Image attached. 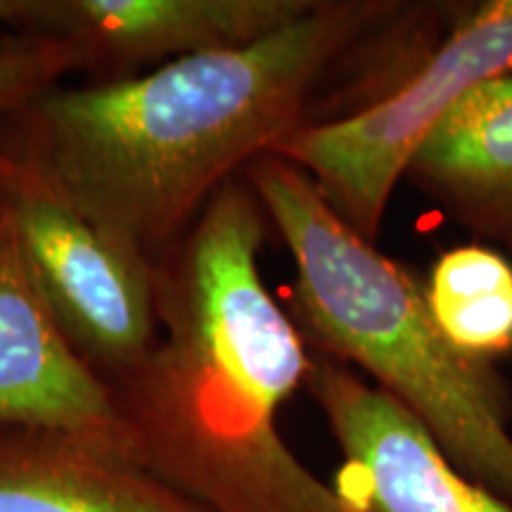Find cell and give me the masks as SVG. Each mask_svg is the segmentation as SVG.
I'll return each instance as SVG.
<instances>
[{"instance_id":"obj_1","label":"cell","mask_w":512,"mask_h":512,"mask_svg":"<svg viewBox=\"0 0 512 512\" xmlns=\"http://www.w3.org/2000/svg\"><path fill=\"white\" fill-rule=\"evenodd\" d=\"M394 12L316 0L245 46L55 88L12 124L8 147L95 226L157 264L221 185L306 124L323 76Z\"/></svg>"},{"instance_id":"obj_2","label":"cell","mask_w":512,"mask_h":512,"mask_svg":"<svg viewBox=\"0 0 512 512\" xmlns=\"http://www.w3.org/2000/svg\"><path fill=\"white\" fill-rule=\"evenodd\" d=\"M266 214L245 178L155 264L159 337L110 392L133 458L207 512H354L278 432L306 339L261 278Z\"/></svg>"},{"instance_id":"obj_3","label":"cell","mask_w":512,"mask_h":512,"mask_svg":"<svg viewBox=\"0 0 512 512\" xmlns=\"http://www.w3.org/2000/svg\"><path fill=\"white\" fill-rule=\"evenodd\" d=\"M242 178L292 256L304 339L363 370L463 475L512 503V403L494 366L446 342L420 280L349 228L302 169L266 152Z\"/></svg>"},{"instance_id":"obj_4","label":"cell","mask_w":512,"mask_h":512,"mask_svg":"<svg viewBox=\"0 0 512 512\" xmlns=\"http://www.w3.org/2000/svg\"><path fill=\"white\" fill-rule=\"evenodd\" d=\"M512 74V0H489L399 86L335 121L304 124L273 150L302 169L363 240L380 235L396 183L437 121L479 83Z\"/></svg>"},{"instance_id":"obj_5","label":"cell","mask_w":512,"mask_h":512,"mask_svg":"<svg viewBox=\"0 0 512 512\" xmlns=\"http://www.w3.org/2000/svg\"><path fill=\"white\" fill-rule=\"evenodd\" d=\"M0 211L31 285L76 354L105 382L143 363L159 337L155 264L12 152L0 166Z\"/></svg>"},{"instance_id":"obj_6","label":"cell","mask_w":512,"mask_h":512,"mask_svg":"<svg viewBox=\"0 0 512 512\" xmlns=\"http://www.w3.org/2000/svg\"><path fill=\"white\" fill-rule=\"evenodd\" d=\"M304 389L342 453L335 491L354 512H512L458 470L430 432L354 368L311 354Z\"/></svg>"},{"instance_id":"obj_7","label":"cell","mask_w":512,"mask_h":512,"mask_svg":"<svg viewBox=\"0 0 512 512\" xmlns=\"http://www.w3.org/2000/svg\"><path fill=\"white\" fill-rule=\"evenodd\" d=\"M316 0H19L15 31L55 38L95 81L235 48L302 17Z\"/></svg>"},{"instance_id":"obj_8","label":"cell","mask_w":512,"mask_h":512,"mask_svg":"<svg viewBox=\"0 0 512 512\" xmlns=\"http://www.w3.org/2000/svg\"><path fill=\"white\" fill-rule=\"evenodd\" d=\"M0 427L67 432L133 456L110 384L76 354L31 285L0 211Z\"/></svg>"},{"instance_id":"obj_9","label":"cell","mask_w":512,"mask_h":512,"mask_svg":"<svg viewBox=\"0 0 512 512\" xmlns=\"http://www.w3.org/2000/svg\"><path fill=\"white\" fill-rule=\"evenodd\" d=\"M0 512H207L124 448L0 427Z\"/></svg>"},{"instance_id":"obj_10","label":"cell","mask_w":512,"mask_h":512,"mask_svg":"<svg viewBox=\"0 0 512 512\" xmlns=\"http://www.w3.org/2000/svg\"><path fill=\"white\" fill-rule=\"evenodd\" d=\"M470 230L512 233V74L472 88L427 133L406 176Z\"/></svg>"},{"instance_id":"obj_11","label":"cell","mask_w":512,"mask_h":512,"mask_svg":"<svg viewBox=\"0 0 512 512\" xmlns=\"http://www.w3.org/2000/svg\"><path fill=\"white\" fill-rule=\"evenodd\" d=\"M425 287L427 309L446 342L494 366L512 354V261L484 245L439 254Z\"/></svg>"},{"instance_id":"obj_12","label":"cell","mask_w":512,"mask_h":512,"mask_svg":"<svg viewBox=\"0 0 512 512\" xmlns=\"http://www.w3.org/2000/svg\"><path fill=\"white\" fill-rule=\"evenodd\" d=\"M74 72L76 55L55 38L27 31L0 38V166L10 157L8 126Z\"/></svg>"},{"instance_id":"obj_13","label":"cell","mask_w":512,"mask_h":512,"mask_svg":"<svg viewBox=\"0 0 512 512\" xmlns=\"http://www.w3.org/2000/svg\"><path fill=\"white\" fill-rule=\"evenodd\" d=\"M19 0H0V38L15 31Z\"/></svg>"},{"instance_id":"obj_14","label":"cell","mask_w":512,"mask_h":512,"mask_svg":"<svg viewBox=\"0 0 512 512\" xmlns=\"http://www.w3.org/2000/svg\"><path fill=\"white\" fill-rule=\"evenodd\" d=\"M503 242H505V245H508V247H510V252H512V233H510V235H508V238H505Z\"/></svg>"}]
</instances>
